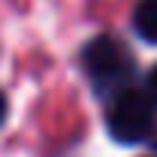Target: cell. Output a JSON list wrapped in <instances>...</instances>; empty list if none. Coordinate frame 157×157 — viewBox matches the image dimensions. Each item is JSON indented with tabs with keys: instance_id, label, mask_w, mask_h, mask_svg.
I'll return each mask as SVG.
<instances>
[{
	"instance_id": "3",
	"label": "cell",
	"mask_w": 157,
	"mask_h": 157,
	"mask_svg": "<svg viewBox=\"0 0 157 157\" xmlns=\"http://www.w3.org/2000/svg\"><path fill=\"white\" fill-rule=\"evenodd\" d=\"M132 31L145 43H157V0H139L132 10Z\"/></svg>"
},
{
	"instance_id": "1",
	"label": "cell",
	"mask_w": 157,
	"mask_h": 157,
	"mask_svg": "<svg viewBox=\"0 0 157 157\" xmlns=\"http://www.w3.org/2000/svg\"><path fill=\"white\" fill-rule=\"evenodd\" d=\"M105 126H108L111 139L120 142V145L148 142L157 132V108H154V102L148 99L145 90L126 86V90H120L108 99Z\"/></svg>"
},
{
	"instance_id": "5",
	"label": "cell",
	"mask_w": 157,
	"mask_h": 157,
	"mask_svg": "<svg viewBox=\"0 0 157 157\" xmlns=\"http://www.w3.org/2000/svg\"><path fill=\"white\" fill-rule=\"evenodd\" d=\"M3 120H6V96L0 93V123H3Z\"/></svg>"
},
{
	"instance_id": "2",
	"label": "cell",
	"mask_w": 157,
	"mask_h": 157,
	"mask_svg": "<svg viewBox=\"0 0 157 157\" xmlns=\"http://www.w3.org/2000/svg\"><path fill=\"white\" fill-rule=\"evenodd\" d=\"M80 65L86 71V77L96 83V90L102 93H120L129 86V77H132V52L108 34L93 37L83 52H80Z\"/></svg>"
},
{
	"instance_id": "6",
	"label": "cell",
	"mask_w": 157,
	"mask_h": 157,
	"mask_svg": "<svg viewBox=\"0 0 157 157\" xmlns=\"http://www.w3.org/2000/svg\"><path fill=\"white\" fill-rule=\"evenodd\" d=\"M151 142H154V151H157V136H154V139H151Z\"/></svg>"
},
{
	"instance_id": "4",
	"label": "cell",
	"mask_w": 157,
	"mask_h": 157,
	"mask_svg": "<svg viewBox=\"0 0 157 157\" xmlns=\"http://www.w3.org/2000/svg\"><path fill=\"white\" fill-rule=\"evenodd\" d=\"M145 93H148V99L154 102V108H157V65L148 71V77H145V86H142Z\"/></svg>"
}]
</instances>
